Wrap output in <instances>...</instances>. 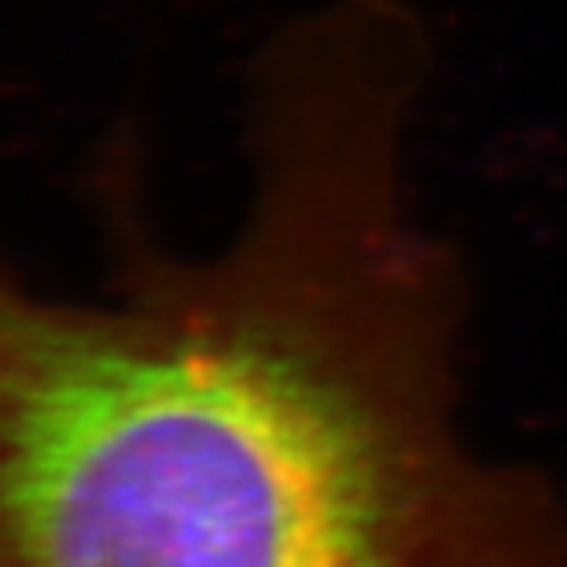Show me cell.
Listing matches in <instances>:
<instances>
[{
	"instance_id": "cell-1",
	"label": "cell",
	"mask_w": 567,
	"mask_h": 567,
	"mask_svg": "<svg viewBox=\"0 0 567 567\" xmlns=\"http://www.w3.org/2000/svg\"><path fill=\"white\" fill-rule=\"evenodd\" d=\"M421 82L394 0L306 11L247 74L229 244L169 251L107 181L104 291L0 262V567H567L564 494L464 427Z\"/></svg>"
}]
</instances>
